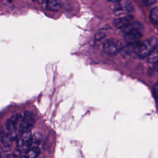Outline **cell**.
Returning <instances> with one entry per match:
<instances>
[{
	"label": "cell",
	"mask_w": 158,
	"mask_h": 158,
	"mask_svg": "<svg viewBox=\"0 0 158 158\" xmlns=\"http://www.w3.org/2000/svg\"><path fill=\"white\" fill-rule=\"evenodd\" d=\"M157 41L154 37H151L144 41L143 43H140L136 53L140 58L148 57L152 50L157 46Z\"/></svg>",
	"instance_id": "6da1fadb"
},
{
	"label": "cell",
	"mask_w": 158,
	"mask_h": 158,
	"mask_svg": "<svg viewBox=\"0 0 158 158\" xmlns=\"http://www.w3.org/2000/svg\"><path fill=\"white\" fill-rule=\"evenodd\" d=\"M35 122V116L31 112L28 111L23 112V114L21 115L19 124V132L30 131L33 127Z\"/></svg>",
	"instance_id": "7a4b0ae2"
},
{
	"label": "cell",
	"mask_w": 158,
	"mask_h": 158,
	"mask_svg": "<svg viewBox=\"0 0 158 158\" xmlns=\"http://www.w3.org/2000/svg\"><path fill=\"white\" fill-rule=\"evenodd\" d=\"M32 135L30 131L20 133L17 139V148L21 152H26L31 147Z\"/></svg>",
	"instance_id": "3957f363"
},
{
	"label": "cell",
	"mask_w": 158,
	"mask_h": 158,
	"mask_svg": "<svg viewBox=\"0 0 158 158\" xmlns=\"http://www.w3.org/2000/svg\"><path fill=\"white\" fill-rule=\"evenodd\" d=\"M122 48V43L116 40H107L103 45L104 52L109 56H113L118 53Z\"/></svg>",
	"instance_id": "277c9868"
},
{
	"label": "cell",
	"mask_w": 158,
	"mask_h": 158,
	"mask_svg": "<svg viewBox=\"0 0 158 158\" xmlns=\"http://www.w3.org/2000/svg\"><path fill=\"white\" fill-rule=\"evenodd\" d=\"M132 20L133 16L131 15H128L125 17L115 19L113 21V25L117 28H123L128 25Z\"/></svg>",
	"instance_id": "5b68a950"
},
{
	"label": "cell",
	"mask_w": 158,
	"mask_h": 158,
	"mask_svg": "<svg viewBox=\"0 0 158 158\" xmlns=\"http://www.w3.org/2000/svg\"><path fill=\"white\" fill-rule=\"evenodd\" d=\"M122 31L124 34L133 31H143V27L138 22H130L128 25L122 28Z\"/></svg>",
	"instance_id": "8992f818"
},
{
	"label": "cell",
	"mask_w": 158,
	"mask_h": 158,
	"mask_svg": "<svg viewBox=\"0 0 158 158\" xmlns=\"http://www.w3.org/2000/svg\"><path fill=\"white\" fill-rule=\"evenodd\" d=\"M142 32L143 31H133L124 34L125 41L128 44L138 42V40L142 36Z\"/></svg>",
	"instance_id": "52a82bcc"
},
{
	"label": "cell",
	"mask_w": 158,
	"mask_h": 158,
	"mask_svg": "<svg viewBox=\"0 0 158 158\" xmlns=\"http://www.w3.org/2000/svg\"><path fill=\"white\" fill-rule=\"evenodd\" d=\"M117 2L118 3L117 9L118 10H122L127 12H130L133 10V7L132 4L128 0H120Z\"/></svg>",
	"instance_id": "ba28073f"
},
{
	"label": "cell",
	"mask_w": 158,
	"mask_h": 158,
	"mask_svg": "<svg viewBox=\"0 0 158 158\" xmlns=\"http://www.w3.org/2000/svg\"><path fill=\"white\" fill-rule=\"evenodd\" d=\"M46 7L48 10L56 11L60 7V4L59 0H46Z\"/></svg>",
	"instance_id": "9c48e42d"
},
{
	"label": "cell",
	"mask_w": 158,
	"mask_h": 158,
	"mask_svg": "<svg viewBox=\"0 0 158 158\" xmlns=\"http://www.w3.org/2000/svg\"><path fill=\"white\" fill-rule=\"evenodd\" d=\"M14 139L12 138V136L10 135V134L8 133H2L1 134V143H2V144L6 146V147H9L12 142H13Z\"/></svg>",
	"instance_id": "30bf717a"
},
{
	"label": "cell",
	"mask_w": 158,
	"mask_h": 158,
	"mask_svg": "<svg viewBox=\"0 0 158 158\" xmlns=\"http://www.w3.org/2000/svg\"><path fill=\"white\" fill-rule=\"evenodd\" d=\"M40 152L38 147H31L30 148L25 154V158H36Z\"/></svg>",
	"instance_id": "8fae6325"
},
{
	"label": "cell",
	"mask_w": 158,
	"mask_h": 158,
	"mask_svg": "<svg viewBox=\"0 0 158 158\" xmlns=\"http://www.w3.org/2000/svg\"><path fill=\"white\" fill-rule=\"evenodd\" d=\"M148 61L153 64H156L158 61V44L148 56Z\"/></svg>",
	"instance_id": "7c38bea8"
},
{
	"label": "cell",
	"mask_w": 158,
	"mask_h": 158,
	"mask_svg": "<svg viewBox=\"0 0 158 158\" xmlns=\"http://www.w3.org/2000/svg\"><path fill=\"white\" fill-rule=\"evenodd\" d=\"M150 19L153 23L158 24V6L152 9L150 12Z\"/></svg>",
	"instance_id": "4fadbf2b"
},
{
	"label": "cell",
	"mask_w": 158,
	"mask_h": 158,
	"mask_svg": "<svg viewBox=\"0 0 158 158\" xmlns=\"http://www.w3.org/2000/svg\"><path fill=\"white\" fill-rule=\"evenodd\" d=\"M107 34V32L106 30L102 29L99 30L95 35V39L96 40H101L102 38H104Z\"/></svg>",
	"instance_id": "5bb4252c"
},
{
	"label": "cell",
	"mask_w": 158,
	"mask_h": 158,
	"mask_svg": "<svg viewBox=\"0 0 158 158\" xmlns=\"http://www.w3.org/2000/svg\"><path fill=\"white\" fill-rule=\"evenodd\" d=\"M140 1L143 4H144L145 6H151L156 2V0H140Z\"/></svg>",
	"instance_id": "9a60e30c"
},
{
	"label": "cell",
	"mask_w": 158,
	"mask_h": 158,
	"mask_svg": "<svg viewBox=\"0 0 158 158\" xmlns=\"http://www.w3.org/2000/svg\"><path fill=\"white\" fill-rule=\"evenodd\" d=\"M154 93L156 98L158 99V82H157L154 86Z\"/></svg>",
	"instance_id": "2e32d148"
},
{
	"label": "cell",
	"mask_w": 158,
	"mask_h": 158,
	"mask_svg": "<svg viewBox=\"0 0 158 158\" xmlns=\"http://www.w3.org/2000/svg\"><path fill=\"white\" fill-rule=\"evenodd\" d=\"M154 68L155 70L158 72V61L156 64H154Z\"/></svg>",
	"instance_id": "e0dca14e"
},
{
	"label": "cell",
	"mask_w": 158,
	"mask_h": 158,
	"mask_svg": "<svg viewBox=\"0 0 158 158\" xmlns=\"http://www.w3.org/2000/svg\"><path fill=\"white\" fill-rule=\"evenodd\" d=\"M32 1L34 2H38V3H40V4H42L44 2V0H32Z\"/></svg>",
	"instance_id": "ac0fdd59"
},
{
	"label": "cell",
	"mask_w": 158,
	"mask_h": 158,
	"mask_svg": "<svg viewBox=\"0 0 158 158\" xmlns=\"http://www.w3.org/2000/svg\"><path fill=\"white\" fill-rule=\"evenodd\" d=\"M109 1H110V2H117L118 1H120V0H108Z\"/></svg>",
	"instance_id": "d6986e66"
},
{
	"label": "cell",
	"mask_w": 158,
	"mask_h": 158,
	"mask_svg": "<svg viewBox=\"0 0 158 158\" xmlns=\"http://www.w3.org/2000/svg\"><path fill=\"white\" fill-rule=\"evenodd\" d=\"M3 158H10V155L7 154V155H5V156L3 157Z\"/></svg>",
	"instance_id": "ffe728a7"
},
{
	"label": "cell",
	"mask_w": 158,
	"mask_h": 158,
	"mask_svg": "<svg viewBox=\"0 0 158 158\" xmlns=\"http://www.w3.org/2000/svg\"><path fill=\"white\" fill-rule=\"evenodd\" d=\"M17 158H25V156H20L19 157H17Z\"/></svg>",
	"instance_id": "44dd1931"
},
{
	"label": "cell",
	"mask_w": 158,
	"mask_h": 158,
	"mask_svg": "<svg viewBox=\"0 0 158 158\" xmlns=\"http://www.w3.org/2000/svg\"><path fill=\"white\" fill-rule=\"evenodd\" d=\"M12 1H13V0H8V1H9V2H12Z\"/></svg>",
	"instance_id": "7402d4cb"
}]
</instances>
